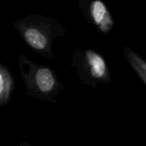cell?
Masks as SVG:
<instances>
[{"mask_svg":"<svg viewBox=\"0 0 146 146\" xmlns=\"http://www.w3.org/2000/svg\"><path fill=\"white\" fill-rule=\"evenodd\" d=\"M12 25L22 40L35 52L47 58H53L52 43L58 37H63L66 30L54 17L40 14H30L17 19Z\"/></svg>","mask_w":146,"mask_h":146,"instance_id":"cell-1","label":"cell"},{"mask_svg":"<svg viewBox=\"0 0 146 146\" xmlns=\"http://www.w3.org/2000/svg\"><path fill=\"white\" fill-rule=\"evenodd\" d=\"M18 68L28 96L39 102L56 103L64 86L51 66L40 64L25 54H21Z\"/></svg>","mask_w":146,"mask_h":146,"instance_id":"cell-2","label":"cell"},{"mask_svg":"<svg viewBox=\"0 0 146 146\" xmlns=\"http://www.w3.org/2000/svg\"><path fill=\"white\" fill-rule=\"evenodd\" d=\"M70 65L75 68L78 80L89 88H97L112 82L111 71L106 58L96 50L77 49L72 55Z\"/></svg>","mask_w":146,"mask_h":146,"instance_id":"cell-3","label":"cell"},{"mask_svg":"<svg viewBox=\"0 0 146 146\" xmlns=\"http://www.w3.org/2000/svg\"><path fill=\"white\" fill-rule=\"evenodd\" d=\"M85 21L101 34L108 35L115 25L114 19L103 0H77Z\"/></svg>","mask_w":146,"mask_h":146,"instance_id":"cell-4","label":"cell"},{"mask_svg":"<svg viewBox=\"0 0 146 146\" xmlns=\"http://www.w3.org/2000/svg\"><path fill=\"white\" fill-rule=\"evenodd\" d=\"M16 88V79L10 68L0 62V107H5L11 102Z\"/></svg>","mask_w":146,"mask_h":146,"instance_id":"cell-5","label":"cell"},{"mask_svg":"<svg viewBox=\"0 0 146 146\" xmlns=\"http://www.w3.org/2000/svg\"><path fill=\"white\" fill-rule=\"evenodd\" d=\"M123 54L128 64L146 86V60L131 48L125 46H123Z\"/></svg>","mask_w":146,"mask_h":146,"instance_id":"cell-6","label":"cell"},{"mask_svg":"<svg viewBox=\"0 0 146 146\" xmlns=\"http://www.w3.org/2000/svg\"><path fill=\"white\" fill-rule=\"evenodd\" d=\"M17 146H34V145H32L31 143H29L26 141H23V142L19 143Z\"/></svg>","mask_w":146,"mask_h":146,"instance_id":"cell-7","label":"cell"}]
</instances>
